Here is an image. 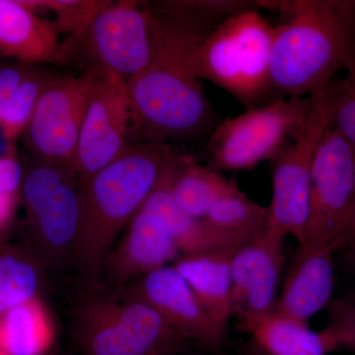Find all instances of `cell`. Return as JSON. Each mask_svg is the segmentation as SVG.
I'll return each instance as SVG.
<instances>
[{"label": "cell", "instance_id": "cell-9", "mask_svg": "<svg viewBox=\"0 0 355 355\" xmlns=\"http://www.w3.org/2000/svg\"><path fill=\"white\" fill-rule=\"evenodd\" d=\"M98 73L55 78L42 93L25 130L35 157L73 162L91 89Z\"/></svg>", "mask_w": 355, "mask_h": 355}, {"label": "cell", "instance_id": "cell-23", "mask_svg": "<svg viewBox=\"0 0 355 355\" xmlns=\"http://www.w3.org/2000/svg\"><path fill=\"white\" fill-rule=\"evenodd\" d=\"M268 214V207L253 202L236 187L217 200L203 219L211 227L244 246L265 232Z\"/></svg>", "mask_w": 355, "mask_h": 355}, {"label": "cell", "instance_id": "cell-2", "mask_svg": "<svg viewBox=\"0 0 355 355\" xmlns=\"http://www.w3.org/2000/svg\"><path fill=\"white\" fill-rule=\"evenodd\" d=\"M279 14L275 26L270 84L275 99L323 92L355 62V0H261Z\"/></svg>", "mask_w": 355, "mask_h": 355}, {"label": "cell", "instance_id": "cell-28", "mask_svg": "<svg viewBox=\"0 0 355 355\" xmlns=\"http://www.w3.org/2000/svg\"><path fill=\"white\" fill-rule=\"evenodd\" d=\"M159 10L168 12H193L217 19L226 20L229 17L246 12L263 10L261 0H202V1L159 2Z\"/></svg>", "mask_w": 355, "mask_h": 355}, {"label": "cell", "instance_id": "cell-33", "mask_svg": "<svg viewBox=\"0 0 355 355\" xmlns=\"http://www.w3.org/2000/svg\"><path fill=\"white\" fill-rule=\"evenodd\" d=\"M347 249L349 250V261L352 263V265L355 266V243L354 244L350 245Z\"/></svg>", "mask_w": 355, "mask_h": 355}, {"label": "cell", "instance_id": "cell-31", "mask_svg": "<svg viewBox=\"0 0 355 355\" xmlns=\"http://www.w3.org/2000/svg\"><path fill=\"white\" fill-rule=\"evenodd\" d=\"M32 71L24 65H13L0 69V114L6 109L16 88Z\"/></svg>", "mask_w": 355, "mask_h": 355}, {"label": "cell", "instance_id": "cell-6", "mask_svg": "<svg viewBox=\"0 0 355 355\" xmlns=\"http://www.w3.org/2000/svg\"><path fill=\"white\" fill-rule=\"evenodd\" d=\"M312 97L279 98L239 116L224 119L209 135V167L249 171L270 161L304 121Z\"/></svg>", "mask_w": 355, "mask_h": 355}, {"label": "cell", "instance_id": "cell-25", "mask_svg": "<svg viewBox=\"0 0 355 355\" xmlns=\"http://www.w3.org/2000/svg\"><path fill=\"white\" fill-rule=\"evenodd\" d=\"M53 79L55 77L32 69L16 88L0 114V128L8 141L12 142L25 132L42 93Z\"/></svg>", "mask_w": 355, "mask_h": 355}, {"label": "cell", "instance_id": "cell-22", "mask_svg": "<svg viewBox=\"0 0 355 355\" xmlns=\"http://www.w3.org/2000/svg\"><path fill=\"white\" fill-rule=\"evenodd\" d=\"M169 187L173 198L184 211L196 218L203 219L217 200L238 186L209 166L178 155Z\"/></svg>", "mask_w": 355, "mask_h": 355}, {"label": "cell", "instance_id": "cell-21", "mask_svg": "<svg viewBox=\"0 0 355 355\" xmlns=\"http://www.w3.org/2000/svg\"><path fill=\"white\" fill-rule=\"evenodd\" d=\"M55 342V324L39 297L0 314V350L8 355H44Z\"/></svg>", "mask_w": 355, "mask_h": 355}, {"label": "cell", "instance_id": "cell-26", "mask_svg": "<svg viewBox=\"0 0 355 355\" xmlns=\"http://www.w3.org/2000/svg\"><path fill=\"white\" fill-rule=\"evenodd\" d=\"M347 76L331 83L324 91L329 127L342 132L355 146V62Z\"/></svg>", "mask_w": 355, "mask_h": 355}, {"label": "cell", "instance_id": "cell-12", "mask_svg": "<svg viewBox=\"0 0 355 355\" xmlns=\"http://www.w3.org/2000/svg\"><path fill=\"white\" fill-rule=\"evenodd\" d=\"M286 237L268 218L265 232L231 258V308L239 324L275 311Z\"/></svg>", "mask_w": 355, "mask_h": 355}, {"label": "cell", "instance_id": "cell-1", "mask_svg": "<svg viewBox=\"0 0 355 355\" xmlns=\"http://www.w3.org/2000/svg\"><path fill=\"white\" fill-rule=\"evenodd\" d=\"M223 21L150 10V62L127 83L135 130L147 140L189 139L216 127V112L190 58Z\"/></svg>", "mask_w": 355, "mask_h": 355}, {"label": "cell", "instance_id": "cell-7", "mask_svg": "<svg viewBox=\"0 0 355 355\" xmlns=\"http://www.w3.org/2000/svg\"><path fill=\"white\" fill-rule=\"evenodd\" d=\"M324 91L312 96L304 121L268 161L272 182V200L268 218L284 235H291L299 246H304L309 218L311 170L313 159L329 116Z\"/></svg>", "mask_w": 355, "mask_h": 355}, {"label": "cell", "instance_id": "cell-34", "mask_svg": "<svg viewBox=\"0 0 355 355\" xmlns=\"http://www.w3.org/2000/svg\"><path fill=\"white\" fill-rule=\"evenodd\" d=\"M0 355H8V354H6V352H2V350H0Z\"/></svg>", "mask_w": 355, "mask_h": 355}, {"label": "cell", "instance_id": "cell-24", "mask_svg": "<svg viewBox=\"0 0 355 355\" xmlns=\"http://www.w3.org/2000/svg\"><path fill=\"white\" fill-rule=\"evenodd\" d=\"M39 263L15 250L0 251V314L39 297L42 286Z\"/></svg>", "mask_w": 355, "mask_h": 355}, {"label": "cell", "instance_id": "cell-30", "mask_svg": "<svg viewBox=\"0 0 355 355\" xmlns=\"http://www.w3.org/2000/svg\"><path fill=\"white\" fill-rule=\"evenodd\" d=\"M23 168L15 158H0V231L12 220L18 203Z\"/></svg>", "mask_w": 355, "mask_h": 355}, {"label": "cell", "instance_id": "cell-8", "mask_svg": "<svg viewBox=\"0 0 355 355\" xmlns=\"http://www.w3.org/2000/svg\"><path fill=\"white\" fill-rule=\"evenodd\" d=\"M354 193L355 146L328 127L313 159L305 245L335 241L349 219Z\"/></svg>", "mask_w": 355, "mask_h": 355}, {"label": "cell", "instance_id": "cell-4", "mask_svg": "<svg viewBox=\"0 0 355 355\" xmlns=\"http://www.w3.org/2000/svg\"><path fill=\"white\" fill-rule=\"evenodd\" d=\"M275 26L261 11L229 17L214 30L190 58L198 79L216 84L248 109L275 100L270 84V57Z\"/></svg>", "mask_w": 355, "mask_h": 355}, {"label": "cell", "instance_id": "cell-27", "mask_svg": "<svg viewBox=\"0 0 355 355\" xmlns=\"http://www.w3.org/2000/svg\"><path fill=\"white\" fill-rule=\"evenodd\" d=\"M32 9L46 7L58 14L55 26L58 31L64 30L83 38L89 25L98 12L108 4L101 1H25Z\"/></svg>", "mask_w": 355, "mask_h": 355}, {"label": "cell", "instance_id": "cell-15", "mask_svg": "<svg viewBox=\"0 0 355 355\" xmlns=\"http://www.w3.org/2000/svg\"><path fill=\"white\" fill-rule=\"evenodd\" d=\"M333 244L299 246L275 312L308 321L330 303L335 286Z\"/></svg>", "mask_w": 355, "mask_h": 355}, {"label": "cell", "instance_id": "cell-3", "mask_svg": "<svg viewBox=\"0 0 355 355\" xmlns=\"http://www.w3.org/2000/svg\"><path fill=\"white\" fill-rule=\"evenodd\" d=\"M175 154L163 140H146L79 182L80 224L72 260L86 275L98 272L119 236L157 188Z\"/></svg>", "mask_w": 355, "mask_h": 355}, {"label": "cell", "instance_id": "cell-17", "mask_svg": "<svg viewBox=\"0 0 355 355\" xmlns=\"http://www.w3.org/2000/svg\"><path fill=\"white\" fill-rule=\"evenodd\" d=\"M62 51L55 24L25 1L0 0V55L23 64L57 62Z\"/></svg>", "mask_w": 355, "mask_h": 355}, {"label": "cell", "instance_id": "cell-13", "mask_svg": "<svg viewBox=\"0 0 355 355\" xmlns=\"http://www.w3.org/2000/svg\"><path fill=\"white\" fill-rule=\"evenodd\" d=\"M141 298L181 331L188 340L216 350L224 336L210 321L186 279L173 266L139 277L125 287Z\"/></svg>", "mask_w": 355, "mask_h": 355}, {"label": "cell", "instance_id": "cell-32", "mask_svg": "<svg viewBox=\"0 0 355 355\" xmlns=\"http://www.w3.org/2000/svg\"><path fill=\"white\" fill-rule=\"evenodd\" d=\"M355 243V193L354 200H352V209L347 224L338 237L331 243L335 251L336 250L347 249L350 245Z\"/></svg>", "mask_w": 355, "mask_h": 355}, {"label": "cell", "instance_id": "cell-10", "mask_svg": "<svg viewBox=\"0 0 355 355\" xmlns=\"http://www.w3.org/2000/svg\"><path fill=\"white\" fill-rule=\"evenodd\" d=\"M132 121L127 83L98 73L89 96L73 160L79 182L107 167L127 151Z\"/></svg>", "mask_w": 355, "mask_h": 355}, {"label": "cell", "instance_id": "cell-19", "mask_svg": "<svg viewBox=\"0 0 355 355\" xmlns=\"http://www.w3.org/2000/svg\"><path fill=\"white\" fill-rule=\"evenodd\" d=\"M234 253L182 256L175 261L178 272L186 279L217 331L225 338L231 308V258Z\"/></svg>", "mask_w": 355, "mask_h": 355}, {"label": "cell", "instance_id": "cell-18", "mask_svg": "<svg viewBox=\"0 0 355 355\" xmlns=\"http://www.w3.org/2000/svg\"><path fill=\"white\" fill-rule=\"evenodd\" d=\"M27 214L28 226L42 253L51 261L72 259L81 214L80 184L73 178Z\"/></svg>", "mask_w": 355, "mask_h": 355}, {"label": "cell", "instance_id": "cell-29", "mask_svg": "<svg viewBox=\"0 0 355 355\" xmlns=\"http://www.w3.org/2000/svg\"><path fill=\"white\" fill-rule=\"evenodd\" d=\"M329 315L326 330L333 336L336 347L355 354V292L331 301Z\"/></svg>", "mask_w": 355, "mask_h": 355}, {"label": "cell", "instance_id": "cell-5", "mask_svg": "<svg viewBox=\"0 0 355 355\" xmlns=\"http://www.w3.org/2000/svg\"><path fill=\"white\" fill-rule=\"evenodd\" d=\"M91 293L74 312L83 355H167L188 340L128 289Z\"/></svg>", "mask_w": 355, "mask_h": 355}, {"label": "cell", "instance_id": "cell-20", "mask_svg": "<svg viewBox=\"0 0 355 355\" xmlns=\"http://www.w3.org/2000/svg\"><path fill=\"white\" fill-rule=\"evenodd\" d=\"M240 328L268 355H327L338 349L326 329L313 331L308 323L275 311L240 323Z\"/></svg>", "mask_w": 355, "mask_h": 355}, {"label": "cell", "instance_id": "cell-14", "mask_svg": "<svg viewBox=\"0 0 355 355\" xmlns=\"http://www.w3.org/2000/svg\"><path fill=\"white\" fill-rule=\"evenodd\" d=\"M180 258L181 253L162 221L140 209L98 272L104 270L112 284L123 286Z\"/></svg>", "mask_w": 355, "mask_h": 355}, {"label": "cell", "instance_id": "cell-16", "mask_svg": "<svg viewBox=\"0 0 355 355\" xmlns=\"http://www.w3.org/2000/svg\"><path fill=\"white\" fill-rule=\"evenodd\" d=\"M175 154L157 188L147 198L141 209L157 216L169 231L182 256L211 253H235L239 243L211 227L205 219L184 211L175 202L170 191V178L176 162Z\"/></svg>", "mask_w": 355, "mask_h": 355}, {"label": "cell", "instance_id": "cell-11", "mask_svg": "<svg viewBox=\"0 0 355 355\" xmlns=\"http://www.w3.org/2000/svg\"><path fill=\"white\" fill-rule=\"evenodd\" d=\"M150 9L135 2H108L84 34L89 53L99 64V73L127 83L150 62Z\"/></svg>", "mask_w": 355, "mask_h": 355}]
</instances>
